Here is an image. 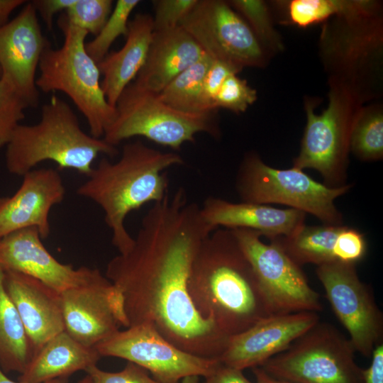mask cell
<instances>
[{
  "label": "cell",
  "instance_id": "obj_1",
  "mask_svg": "<svg viewBox=\"0 0 383 383\" xmlns=\"http://www.w3.org/2000/svg\"><path fill=\"white\" fill-rule=\"evenodd\" d=\"M214 230L182 188L152 204L131 247L106 266L105 276L122 297L126 328L150 324L187 353L220 357L230 337L198 313L187 289L195 256Z\"/></svg>",
  "mask_w": 383,
  "mask_h": 383
},
{
  "label": "cell",
  "instance_id": "obj_2",
  "mask_svg": "<svg viewBox=\"0 0 383 383\" xmlns=\"http://www.w3.org/2000/svg\"><path fill=\"white\" fill-rule=\"evenodd\" d=\"M187 289L198 313L228 337L274 314L231 229L218 228L204 240Z\"/></svg>",
  "mask_w": 383,
  "mask_h": 383
},
{
  "label": "cell",
  "instance_id": "obj_3",
  "mask_svg": "<svg viewBox=\"0 0 383 383\" xmlns=\"http://www.w3.org/2000/svg\"><path fill=\"white\" fill-rule=\"evenodd\" d=\"M183 163L178 153L162 152L136 140L123 145L116 162L103 157L77 193L101 208L112 232V244L123 253L133 243L125 227L126 216L146 204L162 200L168 194L165 170Z\"/></svg>",
  "mask_w": 383,
  "mask_h": 383
},
{
  "label": "cell",
  "instance_id": "obj_4",
  "mask_svg": "<svg viewBox=\"0 0 383 383\" xmlns=\"http://www.w3.org/2000/svg\"><path fill=\"white\" fill-rule=\"evenodd\" d=\"M6 147V168L20 176L46 160L88 176L99 155L118 154L116 146L83 131L70 106L54 94L42 106L39 122L19 124Z\"/></svg>",
  "mask_w": 383,
  "mask_h": 383
},
{
  "label": "cell",
  "instance_id": "obj_5",
  "mask_svg": "<svg viewBox=\"0 0 383 383\" xmlns=\"http://www.w3.org/2000/svg\"><path fill=\"white\" fill-rule=\"evenodd\" d=\"M57 26L64 35L62 45L57 49L49 45L43 52L36 87L45 93L67 95L84 116L90 135L101 138L113 123L116 109L102 90L97 63L86 50L88 33L70 23L64 13Z\"/></svg>",
  "mask_w": 383,
  "mask_h": 383
},
{
  "label": "cell",
  "instance_id": "obj_6",
  "mask_svg": "<svg viewBox=\"0 0 383 383\" xmlns=\"http://www.w3.org/2000/svg\"><path fill=\"white\" fill-rule=\"evenodd\" d=\"M360 101L357 87L335 78L331 81L328 105L321 114L307 101L306 124L293 167L318 171L328 187L346 184L350 132L362 109Z\"/></svg>",
  "mask_w": 383,
  "mask_h": 383
},
{
  "label": "cell",
  "instance_id": "obj_7",
  "mask_svg": "<svg viewBox=\"0 0 383 383\" xmlns=\"http://www.w3.org/2000/svg\"><path fill=\"white\" fill-rule=\"evenodd\" d=\"M116 116L103 139L116 146L122 141L142 136L173 150L194 142L198 133L218 138L217 111L189 113L177 111L154 93L131 82L121 93L116 106Z\"/></svg>",
  "mask_w": 383,
  "mask_h": 383
},
{
  "label": "cell",
  "instance_id": "obj_8",
  "mask_svg": "<svg viewBox=\"0 0 383 383\" xmlns=\"http://www.w3.org/2000/svg\"><path fill=\"white\" fill-rule=\"evenodd\" d=\"M235 187L242 201L283 204L311 214L325 224L343 225V216L335 201L352 186L328 187L301 170L294 167L276 169L265 164L258 155L250 152L240 165Z\"/></svg>",
  "mask_w": 383,
  "mask_h": 383
},
{
  "label": "cell",
  "instance_id": "obj_9",
  "mask_svg": "<svg viewBox=\"0 0 383 383\" xmlns=\"http://www.w3.org/2000/svg\"><path fill=\"white\" fill-rule=\"evenodd\" d=\"M355 353L349 338L319 321L260 367L294 383H363V369L356 363Z\"/></svg>",
  "mask_w": 383,
  "mask_h": 383
},
{
  "label": "cell",
  "instance_id": "obj_10",
  "mask_svg": "<svg viewBox=\"0 0 383 383\" xmlns=\"http://www.w3.org/2000/svg\"><path fill=\"white\" fill-rule=\"evenodd\" d=\"M101 357H115L142 367L157 383H179L188 376L206 377L220 365L218 359L187 353L162 337L150 324L118 330L94 346Z\"/></svg>",
  "mask_w": 383,
  "mask_h": 383
},
{
  "label": "cell",
  "instance_id": "obj_11",
  "mask_svg": "<svg viewBox=\"0 0 383 383\" xmlns=\"http://www.w3.org/2000/svg\"><path fill=\"white\" fill-rule=\"evenodd\" d=\"M179 26L206 55L238 72L244 67L265 63V50L245 21L227 1L198 0Z\"/></svg>",
  "mask_w": 383,
  "mask_h": 383
},
{
  "label": "cell",
  "instance_id": "obj_12",
  "mask_svg": "<svg viewBox=\"0 0 383 383\" xmlns=\"http://www.w3.org/2000/svg\"><path fill=\"white\" fill-rule=\"evenodd\" d=\"M249 260L274 313L322 310L319 294L303 272L274 240L264 243L262 235L245 228L231 229Z\"/></svg>",
  "mask_w": 383,
  "mask_h": 383
},
{
  "label": "cell",
  "instance_id": "obj_13",
  "mask_svg": "<svg viewBox=\"0 0 383 383\" xmlns=\"http://www.w3.org/2000/svg\"><path fill=\"white\" fill-rule=\"evenodd\" d=\"M316 272L355 352L370 357L383 341V316L371 288L359 278L355 264L333 260L317 266Z\"/></svg>",
  "mask_w": 383,
  "mask_h": 383
},
{
  "label": "cell",
  "instance_id": "obj_14",
  "mask_svg": "<svg viewBox=\"0 0 383 383\" xmlns=\"http://www.w3.org/2000/svg\"><path fill=\"white\" fill-rule=\"evenodd\" d=\"M65 331L87 346L94 347L126 328L122 297L98 269L83 284L60 292Z\"/></svg>",
  "mask_w": 383,
  "mask_h": 383
},
{
  "label": "cell",
  "instance_id": "obj_15",
  "mask_svg": "<svg viewBox=\"0 0 383 383\" xmlns=\"http://www.w3.org/2000/svg\"><path fill=\"white\" fill-rule=\"evenodd\" d=\"M37 12L30 1L20 13L0 26L1 78L26 101L29 107L39 104L36 70L45 48L50 45L41 31Z\"/></svg>",
  "mask_w": 383,
  "mask_h": 383
},
{
  "label": "cell",
  "instance_id": "obj_16",
  "mask_svg": "<svg viewBox=\"0 0 383 383\" xmlns=\"http://www.w3.org/2000/svg\"><path fill=\"white\" fill-rule=\"evenodd\" d=\"M319 322L317 312L274 313L248 329L230 337L218 360L224 365L243 370L261 367L283 352Z\"/></svg>",
  "mask_w": 383,
  "mask_h": 383
},
{
  "label": "cell",
  "instance_id": "obj_17",
  "mask_svg": "<svg viewBox=\"0 0 383 383\" xmlns=\"http://www.w3.org/2000/svg\"><path fill=\"white\" fill-rule=\"evenodd\" d=\"M20 187L10 196L0 197V238L28 228H35L42 238L50 233L51 209L65 198L59 172L33 169L23 176Z\"/></svg>",
  "mask_w": 383,
  "mask_h": 383
},
{
  "label": "cell",
  "instance_id": "obj_18",
  "mask_svg": "<svg viewBox=\"0 0 383 383\" xmlns=\"http://www.w3.org/2000/svg\"><path fill=\"white\" fill-rule=\"evenodd\" d=\"M35 228L19 230L0 238V267L34 277L59 292L84 283L93 269L63 264L45 248Z\"/></svg>",
  "mask_w": 383,
  "mask_h": 383
},
{
  "label": "cell",
  "instance_id": "obj_19",
  "mask_svg": "<svg viewBox=\"0 0 383 383\" xmlns=\"http://www.w3.org/2000/svg\"><path fill=\"white\" fill-rule=\"evenodd\" d=\"M4 287L36 352L65 331L60 292L34 277L13 271H4Z\"/></svg>",
  "mask_w": 383,
  "mask_h": 383
},
{
  "label": "cell",
  "instance_id": "obj_20",
  "mask_svg": "<svg viewBox=\"0 0 383 383\" xmlns=\"http://www.w3.org/2000/svg\"><path fill=\"white\" fill-rule=\"evenodd\" d=\"M204 219L215 229L245 228L259 232L270 240L293 234L304 224L306 213L294 209L266 204L231 202L209 196L200 207Z\"/></svg>",
  "mask_w": 383,
  "mask_h": 383
},
{
  "label": "cell",
  "instance_id": "obj_21",
  "mask_svg": "<svg viewBox=\"0 0 383 383\" xmlns=\"http://www.w3.org/2000/svg\"><path fill=\"white\" fill-rule=\"evenodd\" d=\"M204 54L196 41L179 26L154 31L145 62L133 82L142 89L160 93Z\"/></svg>",
  "mask_w": 383,
  "mask_h": 383
},
{
  "label": "cell",
  "instance_id": "obj_22",
  "mask_svg": "<svg viewBox=\"0 0 383 383\" xmlns=\"http://www.w3.org/2000/svg\"><path fill=\"white\" fill-rule=\"evenodd\" d=\"M154 32L152 16L138 13L129 21L123 46L109 52L97 65L103 78L101 88L109 104L115 107L123 90L142 69Z\"/></svg>",
  "mask_w": 383,
  "mask_h": 383
},
{
  "label": "cell",
  "instance_id": "obj_23",
  "mask_svg": "<svg viewBox=\"0 0 383 383\" xmlns=\"http://www.w3.org/2000/svg\"><path fill=\"white\" fill-rule=\"evenodd\" d=\"M101 357L94 347L83 345L64 331L43 345L18 381L44 383L67 378L76 372L96 365Z\"/></svg>",
  "mask_w": 383,
  "mask_h": 383
},
{
  "label": "cell",
  "instance_id": "obj_24",
  "mask_svg": "<svg viewBox=\"0 0 383 383\" xmlns=\"http://www.w3.org/2000/svg\"><path fill=\"white\" fill-rule=\"evenodd\" d=\"M35 349L4 287V270L0 267V368L4 373L23 372Z\"/></svg>",
  "mask_w": 383,
  "mask_h": 383
},
{
  "label": "cell",
  "instance_id": "obj_25",
  "mask_svg": "<svg viewBox=\"0 0 383 383\" xmlns=\"http://www.w3.org/2000/svg\"><path fill=\"white\" fill-rule=\"evenodd\" d=\"M343 225L305 223L293 234L274 240L285 253L300 267L305 264L317 266L335 260L333 246Z\"/></svg>",
  "mask_w": 383,
  "mask_h": 383
},
{
  "label": "cell",
  "instance_id": "obj_26",
  "mask_svg": "<svg viewBox=\"0 0 383 383\" xmlns=\"http://www.w3.org/2000/svg\"><path fill=\"white\" fill-rule=\"evenodd\" d=\"M212 58L205 52L195 63L174 78L160 93L170 107L184 113L215 111L209 109L203 95V81Z\"/></svg>",
  "mask_w": 383,
  "mask_h": 383
},
{
  "label": "cell",
  "instance_id": "obj_27",
  "mask_svg": "<svg viewBox=\"0 0 383 383\" xmlns=\"http://www.w3.org/2000/svg\"><path fill=\"white\" fill-rule=\"evenodd\" d=\"M376 4L362 0H293L288 4L289 19L299 27L317 23L333 16L357 18L374 15Z\"/></svg>",
  "mask_w": 383,
  "mask_h": 383
},
{
  "label": "cell",
  "instance_id": "obj_28",
  "mask_svg": "<svg viewBox=\"0 0 383 383\" xmlns=\"http://www.w3.org/2000/svg\"><path fill=\"white\" fill-rule=\"evenodd\" d=\"M350 151L364 161L383 156V114L379 108L361 109L353 122Z\"/></svg>",
  "mask_w": 383,
  "mask_h": 383
},
{
  "label": "cell",
  "instance_id": "obj_29",
  "mask_svg": "<svg viewBox=\"0 0 383 383\" xmlns=\"http://www.w3.org/2000/svg\"><path fill=\"white\" fill-rule=\"evenodd\" d=\"M139 0H118L99 33L85 48L89 56L98 64L109 52L114 41L120 36L125 38L128 31L129 17L140 4Z\"/></svg>",
  "mask_w": 383,
  "mask_h": 383
},
{
  "label": "cell",
  "instance_id": "obj_30",
  "mask_svg": "<svg viewBox=\"0 0 383 383\" xmlns=\"http://www.w3.org/2000/svg\"><path fill=\"white\" fill-rule=\"evenodd\" d=\"M232 8L238 13L250 26L265 50L282 49V44L274 30L267 4L261 0H233L229 1Z\"/></svg>",
  "mask_w": 383,
  "mask_h": 383
},
{
  "label": "cell",
  "instance_id": "obj_31",
  "mask_svg": "<svg viewBox=\"0 0 383 383\" xmlns=\"http://www.w3.org/2000/svg\"><path fill=\"white\" fill-rule=\"evenodd\" d=\"M111 0H75L64 13L70 23L96 35L113 10Z\"/></svg>",
  "mask_w": 383,
  "mask_h": 383
},
{
  "label": "cell",
  "instance_id": "obj_32",
  "mask_svg": "<svg viewBox=\"0 0 383 383\" xmlns=\"http://www.w3.org/2000/svg\"><path fill=\"white\" fill-rule=\"evenodd\" d=\"M29 106L19 94L0 78V148L6 146L13 131L24 119Z\"/></svg>",
  "mask_w": 383,
  "mask_h": 383
},
{
  "label": "cell",
  "instance_id": "obj_33",
  "mask_svg": "<svg viewBox=\"0 0 383 383\" xmlns=\"http://www.w3.org/2000/svg\"><path fill=\"white\" fill-rule=\"evenodd\" d=\"M256 99V90L233 74L222 84L215 99V106L217 109L223 108L239 113L245 111Z\"/></svg>",
  "mask_w": 383,
  "mask_h": 383
},
{
  "label": "cell",
  "instance_id": "obj_34",
  "mask_svg": "<svg viewBox=\"0 0 383 383\" xmlns=\"http://www.w3.org/2000/svg\"><path fill=\"white\" fill-rule=\"evenodd\" d=\"M198 0L153 1L155 14L152 16L154 31L176 28L193 9Z\"/></svg>",
  "mask_w": 383,
  "mask_h": 383
},
{
  "label": "cell",
  "instance_id": "obj_35",
  "mask_svg": "<svg viewBox=\"0 0 383 383\" xmlns=\"http://www.w3.org/2000/svg\"><path fill=\"white\" fill-rule=\"evenodd\" d=\"M367 252V242L358 230L343 226L333 246L335 260L356 264L362 260Z\"/></svg>",
  "mask_w": 383,
  "mask_h": 383
},
{
  "label": "cell",
  "instance_id": "obj_36",
  "mask_svg": "<svg viewBox=\"0 0 383 383\" xmlns=\"http://www.w3.org/2000/svg\"><path fill=\"white\" fill-rule=\"evenodd\" d=\"M93 383H157L150 376L148 371L135 363L128 362L119 372H110L100 370L96 365L85 370Z\"/></svg>",
  "mask_w": 383,
  "mask_h": 383
},
{
  "label": "cell",
  "instance_id": "obj_37",
  "mask_svg": "<svg viewBox=\"0 0 383 383\" xmlns=\"http://www.w3.org/2000/svg\"><path fill=\"white\" fill-rule=\"evenodd\" d=\"M238 73L230 65L212 59L203 81V95L209 109L218 110L215 106V99L222 84L230 75Z\"/></svg>",
  "mask_w": 383,
  "mask_h": 383
},
{
  "label": "cell",
  "instance_id": "obj_38",
  "mask_svg": "<svg viewBox=\"0 0 383 383\" xmlns=\"http://www.w3.org/2000/svg\"><path fill=\"white\" fill-rule=\"evenodd\" d=\"M30 2L43 20L47 29L50 31L53 26L54 16L65 11L75 0H33Z\"/></svg>",
  "mask_w": 383,
  "mask_h": 383
},
{
  "label": "cell",
  "instance_id": "obj_39",
  "mask_svg": "<svg viewBox=\"0 0 383 383\" xmlns=\"http://www.w3.org/2000/svg\"><path fill=\"white\" fill-rule=\"evenodd\" d=\"M370 366L363 369V383H383V341L374 348Z\"/></svg>",
  "mask_w": 383,
  "mask_h": 383
},
{
  "label": "cell",
  "instance_id": "obj_40",
  "mask_svg": "<svg viewBox=\"0 0 383 383\" xmlns=\"http://www.w3.org/2000/svg\"><path fill=\"white\" fill-rule=\"evenodd\" d=\"M204 378L203 383H252L245 377L242 370L222 363L210 375Z\"/></svg>",
  "mask_w": 383,
  "mask_h": 383
},
{
  "label": "cell",
  "instance_id": "obj_41",
  "mask_svg": "<svg viewBox=\"0 0 383 383\" xmlns=\"http://www.w3.org/2000/svg\"><path fill=\"white\" fill-rule=\"evenodd\" d=\"M26 2L25 0H0V26L9 21L10 15L16 9Z\"/></svg>",
  "mask_w": 383,
  "mask_h": 383
},
{
  "label": "cell",
  "instance_id": "obj_42",
  "mask_svg": "<svg viewBox=\"0 0 383 383\" xmlns=\"http://www.w3.org/2000/svg\"><path fill=\"white\" fill-rule=\"evenodd\" d=\"M252 369L256 379L255 383H294L289 381L275 378L268 374L260 367H256Z\"/></svg>",
  "mask_w": 383,
  "mask_h": 383
},
{
  "label": "cell",
  "instance_id": "obj_43",
  "mask_svg": "<svg viewBox=\"0 0 383 383\" xmlns=\"http://www.w3.org/2000/svg\"><path fill=\"white\" fill-rule=\"evenodd\" d=\"M0 383H24L21 382H14L9 379L0 368ZM44 383H68L67 378H57L45 382Z\"/></svg>",
  "mask_w": 383,
  "mask_h": 383
},
{
  "label": "cell",
  "instance_id": "obj_44",
  "mask_svg": "<svg viewBox=\"0 0 383 383\" xmlns=\"http://www.w3.org/2000/svg\"><path fill=\"white\" fill-rule=\"evenodd\" d=\"M181 383H199V377L188 376L181 380Z\"/></svg>",
  "mask_w": 383,
  "mask_h": 383
},
{
  "label": "cell",
  "instance_id": "obj_45",
  "mask_svg": "<svg viewBox=\"0 0 383 383\" xmlns=\"http://www.w3.org/2000/svg\"><path fill=\"white\" fill-rule=\"evenodd\" d=\"M77 383H93L91 377L87 374L84 378L79 380Z\"/></svg>",
  "mask_w": 383,
  "mask_h": 383
},
{
  "label": "cell",
  "instance_id": "obj_46",
  "mask_svg": "<svg viewBox=\"0 0 383 383\" xmlns=\"http://www.w3.org/2000/svg\"><path fill=\"white\" fill-rule=\"evenodd\" d=\"M1 76V68H0V77Z\"/></svg>",
  "mask_w": 383,
  "mask_h": 383
}]
</instances>
